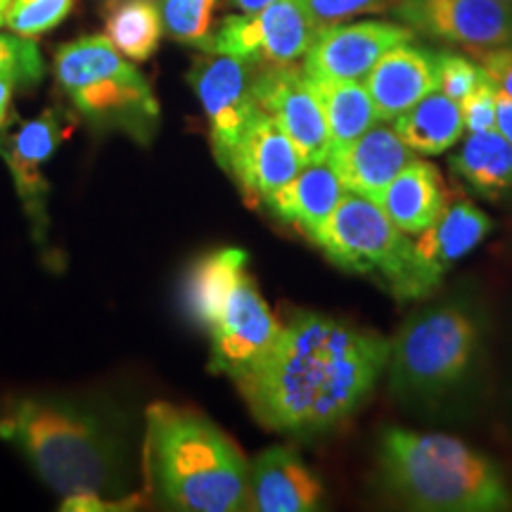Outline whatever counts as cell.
<instances>
[{"label": "cell", "mask_w": 512, "mask_h": 512, "mask_svg": "<svg viewBox=\"0 0 512 512\" xmlns=\"http://www.w3.org/2000/svg\"><path fill=\"white\" fill-rule=\"evenodd\" d=\"M389 347L392 339L349 320L299 313L238 387L268 430L328 432L370 399L387 370Z\"/></svg>", "instance_id": "obj_1"}, {"label": "cell", "mask_w": 512, "mask_h": 512, "mask_svg": "<svg viewBox=\"0 0 512 512\" xmlns=\"http://www.w3.org/2000/svg\"><path fill=\"white\" fill-rule=\"evenodd\" d=\"M145 467L150 489L169 508L247 510V460L240 448L200 413L155 403L147 411Z\"/></svg>", "instance_id": "obj_2"}, {"label": "cell", "mask_w": 512, "mask_h": 512, "mask_svg": "<svg viewBox=\"0 0 512 512\" xmlns=\"http://www.w3.org/2000/svg\"><path fill=\"white\" fill-rule=\"evenodd\" d=\"M384 491L413 510L501 512L512 508L503 472L463 439L387 427L377 439Z\"/></svg>", "instance_id": "obj_3"}, {"label": "cell", "mask_w": 512, "mask_h": 512, "mask_svg": "<svg viewBox=\"0 0 512 512\" xmlns=\"http://www.w3.org/2000/svg\"><path fill=\"white\" fill-rule=\"evenodd\" d=\"M0 439L15 444L64 498L100 496L117 475V439L98 415L83 408L22 399L0 418Z\"/></svg>", "instance_id": "obj_4"}, {"label": "cell", "mask_w": 512, "mask_h": 512, "mask_svg": "<svg viewBox=\"0 0 512 512\" xmlns=\"http://www.w3.org/2000/svg\"><path fill=\"white\" fill-rule=\"evenodd\" d=\"M479 316L463 302L415 313L389 347V392L413 406H439L465 387L482 354Z\"/></svg>", "instance_id": "obj_5"}, {"label": "cell", "mask_w": 512, "mask_h": 512, "mask_svg": "<svg viewBox=\"0 0 512 512\" xmlns=\"http://www.w3.org/2000/svg\"><path fill=\"white\" fill-rule=\"evenodd\" d=\"M55 74L74 107L95 126L117 128L147 143L159 124L150 83L107 36H83L55 55Z\"/></svg>", "instance_id": "obj_6"}, {"label": "cell", "mask_w": 512, "mask_h": 512, "mask_svg": "<svg viewBox=\"0 0 512 512\" xmlns=\"http://www.w3.org/2000/svg\"><path fill=\"white\" fill-rule=\"evenodd\" d=\"M309 240L342 271L380 275L399 302L427 297L439 287L415 256L408 233L368 197L344 190L335 211Z\"/></svg>", "instance_id": "obj_7"}, {"label": "cell", "mask_w": 512, "mask_h": 512, "mask_svg": "<svg viewBox=\"0 0 512 512\" xmlns=\"http://www.w3.org/2000/svg\"><path fill=\"white\" fill-rule=\"evenodd\" d=\"M318 29L302 0H275L256 12L230 15L211 31L204 53L230 55L252 67H285L311 48Z\"/></svg>", "instance_id": "obj_8"}, {"label": "cell", "mask_w": 512, "mask_h": 512, "mask_svg": "<svg viewBox=\"0 0 512 512\" xmlns=\"http://www.w3.org/2000/svg\"><path fill=\"white\" fill-rule=\"evenodd\" d=\"M209 332L211 370L226 373L238 382L271 354L283 335V325L268 309L252 275L245 273L209 325Z\"/></svg>", "instance_id": "obj_9"}, {"label": "cell", "mask_w": 512, "mask_h": 512, "mask_svg": "<svg viewBox=\"0 0 512 512\" xmlns=\"http://www.w3.org/2000/svg\"><path fill=\"white\" fill-rule=\"evenodd\" d=\"M254 102L292 140L304 164L325 162L330 155V133L323 107L304 69L259 67L252 81Z\"/></svg>", "instance_id": "obj_10"}, {"label": "cell", "mask_w": 512, "mask_h": 512, "mask_svg": "<svg viewBox=\"0 0 512 512\" xmlns=\"http://www.w3.org/2000/svg\"><path fill=\"white\" fill-rule=\"evenodd\" d=\"M408 29L472 50L512 43V3L505 0H394Z\"/></svg>", "instance_id": "obj_11"}, {"label": "cell", "mask_w": 512, "mask_h": 512, "mask_svg": "<svg viewBox=\"0 0 512 512\" xmlns=\"http://www.w3.org/2000/svg\"><path fill=\"white\" fill-rule=\"evenodd\" d=\"M252 81V64L230 55L209 53L190 72V83L209 121L211 147L223 169L256 110Z\"/></svg>", "instance_id": "obj_12"}, {"label": "cell", "mask_w": 512, "mask_h": 512, "mask_svg": "<svg viewBox=\"0 0 512 512\" xmlns=\"http://www.w3.org/2000/svg\"><path fill=\"white\" fill-rule=\"evenodd\" d=\"M406 24L363 19L318 29L304 55V74L316 81H363L375 62L399 43L413 41Z\"/></svg>", "instance_id": "obj_13"}, {"label": "cell", "mask_w": 512, "mask_h": 512, "mask_svg": "<svg viewBox=\"0 0 512 512\" xmlns=\"http://www.w3.org/2000/svg\"><path fill=\"white\" fill-rule=\"evenodd\" d=\"M302 157L292 140L264 110L256 107L242 133L226 171L240 185L247 204H264L271 192L283 188L302 171Z\"/></svg>", "instance_id": "obj_14"}, {"label": "cell", "mask_w": 512, "mask_h": 512, "mask_svg": "<svg viewBox=\"0 0 512 512\" xmlns=\"http://www.w3.org/2000/svg\"><path fill=\"white\" fill-rule=\"evenodd\" d=\"M64 138V121L57 110H46L41 117L31 119L8 138L0 140V155L8 164L17 195L29 214L38 238H43L48 226V183L43 166Z\"/></svg>", "instance_id": "obj_15"}, {"label": "cell", "mask_w": 512, "mask_h": 512, "mask_svg": "<svg viewBox=\"0 0 512 512\" xmlns=\"http://www.w3.org/2000/svg\"><path fill=\"white\" fill-rule=\"evenodd\" d=\"M323 498V482L292 448L273 446L249 465L247 510L311 512Z\"/></svg>", "instance_id": "obj_16"}, {"label": "cell", "mask_w": 512, "mask_h": 512, "mask_svg": "<svg viewBox=\"0 0 512 512\" xmlns=\"http://www.w3.org/2000/svg\"><path fill=\"white\" fill-rule=\"evenodd\" d=\"M413 159H418V155L396 136L394 128L377 121L361 138L330 150L328 164L344 190L377 202L384 188Z\"/></svg>", "instance_id": "obj_17"}, {"label": "cell", "mask_w": 512, "mask_h": 512, "mask_svg": "<svg viewBox=\"0 0 512 512\" xmlns=\"http://www.w3.org/2000/svg\"><path fill=\"white\" fill-rule=\"evenodd\" d=\"M363 83L373 98L377 119L394 121L415 102L439 91V53L413 46V41L399 43L375 62Z\"/></svg>", "instance_id": "obj_18"}, {"label": "cell", "mask_w": 512, "mask_h": 512, "mask_svg": "<svg viewBox=\"0 0 512 512\" xmlns=\"http://www.w3.org/2000/svg\"><path fill=\"white\" fill-rule=\"evenodd\" d=\"M491 228H494V221L477 204L465 200L453 202L430 228L418 233V240H413L415 256L422 268L441 283L448 268L475 252L491 233Z\"/></svg>", "instance_id": "obj_19"}, {"label": "cell", "mask_w": 512, "mask_h": 512, "mask_svg": "<svg viewBox=\"0 0 512 512\" xmlns=\"http://www.w3.org/2000/svg\"><path fill=\"white\" fill-rule=\"evenodd\" d=\"M377 204L403 233L418 235L444 214L451 195L439 169L425 159H413L384 188Z\"/></svg>", "instance_id": "obj_20"}, {"label": "cell", "mask_w": 512, "mask_h": 512, "mask_svg": "<svg viewBox=\"0 0 512 512\" xmlns=\"http://www.w3.org/2000/svg\"><path fill=\"white\" fill-rule=\"evenodd\" d=\"M342 195L344 185L339 183L337 174L325 159V162L304 164L290 183L266 197L264 207L275 219L294 223L304 230L306 238H311L328 221Z\"/></svg>", "instance_id": "obj_21"}, {"label": "cell", "mask_w": 512, "mask_h": 512, "mask_svg": "<svg viewBox=\"0 0 512 512\" xmlns=\"http://www.w3.org/2000/svg\"><path fill=\"white\" fill-rule=\"evenodd\" d=\"M392 128L415 155L437 157L460 143L465 121L460 102L451 100L446 93L434 91L415 102L411 110L399 114Z\"/></svg>", "instance_id": "obj_22"}, {"label": "cell", "mask_w": 512, "mask_h": 512, "mask_svg": "<svg viewBox=\"0 0 512 512\" xmlns=\"http://www.w3.org/2000/svg\"><path fill=\"white\" fill-rule=\"evenodd\" d=\"M451 169L486 200L512 192V145L496 128L470 133L451 157Z\"/></svg>", "instance_id": "obj_23"}, {"label": "cell", "mask_w": 512, "mask_h": 512, "mask_svg": "<svg viewBox=\"0 0 512 512\" xmlns=\"http://www.w3.org/2000/svg\"><path fill=\"white\" fill-rule=\"evenodd\" d=\"M247 261V252L242 249H219L192 266L188 287H185V304L197 325L209 330L230 292L247 273Z\"/></svg>", "instance_id": "obj_24"}, {"label": "cell", "mask_w": 512, "mask_h": 512, "mask_svg": "<svg viewBox=\"0 0 512 512\" xmlns=\"http://www.w3.org/2000/svg\"><path fill=\"white\" fill-rule=\"evenodd\" d=\"M316 91L325 121H328L330 147H342L361 138L377 121V110L363 81H316L309 79Z\"/></svg>", "instance_id": "obj_25"}, {"label": "cell", "mask_w": 512, "mask_h": 512, "mask_svg": "<svg viewBox=\"0 0 512 512\" xmlns=\"http://www.w3.org/2000/svg\"><path fill=\"white\" fill-rule=\"evenodd\" d=\"M162 31V12L152 0H117L107 10L105 36L133 62H145L155 55Z\"/></svg>", "instance_id": "obj_26"}, {"label": "cell", "mask_w": 512, "mask_h": 512, "mask_svg": "<svg viewBox=\"0 0 512 512\" xmlns=\"http://www.w3.org/2000/svg\"><path fill=\"white\" fill-rule=\"evenodd\" d=\"M219 0H164V31L176 41L202 48L211 34V15Z\"/></svg>", "instance_id": "obj_27"}, {"label": "cell", "mask_w": 512, "mask_h": 512, "mask_svg": "<svg viewBox=\"0 0 512 512\" xmlns=\"http://www.w3.org/2000/svg\"><path fill=\"white\" fill-rule=\"evenodd\" d=\"M74 8V0H10L5 24L19 36L34 38L55 29Z\"/></svg>", "instance_id": "obj_28"}, {"label": "cell", "mask_w": 512, "mask_h": 512, "mask_svg": "<svg viewBox=\"0 0 512 512\" xmlns=\"http://www.w3.org/2000/svg\"><path fill=\"white\" fill-rule=\"evenodd\" d=\"M41 50L27 36L0 34V79L12 86H34L43 79Z\"/></svg>", "instance_id": "obj_29"}, {"label": "cell", "mask_w": 512, "mask_h": 512, "mask_svg": "<svg viewBox=\"0 0 512 512\" xmlns=\"http://www.w3.org/2000/svg\"><path fill=\"white\" fill-rule=\"evenodd\" d=\"M486 76L482 64L458 53H439V91L451 100H465Z\"/></svg>", "instance_id": "obj_30"}, {"label": "cell", "mask_w": 512, "mask_h": 512, "mask_svg": "<svg viewBox=\"0 0 512 512\" xmlns=\"http://www.w3.org/2000/svg\"><path fill=\"white\" fill-rule=\"evenodd\" d=\"M306 12L316 29L339 24L356 15H370V12H384L394 5V0H302Z\"/></svg>", "instance_id": "obj_31"}, {"label": "cell", "mask_w": 512, "mask_h": 512, "mask_svg": "<svg viewBox=\"0 0 512 512\" xmlns=\"http://www.w3.org/2000/svg\"><path fill=\"white\" fill-rule=\"evenodd\" d=\"M496 81L489 74L477 83V88L460 100V112H463L465 131H491L496 128Z\"/></svg>", "instance_id": "obj_32"}, {"label": "cell", "mask_w": 512, "mask_h": 512, "mask_svg": "<svg viewBox=\"0 0 512 512\" xmlns=\"http://www.w3.org/2000/svg\"><path fill=\"white\" fill-rule=\"evenodd\" d=\"M479 64L486 69V74L496 81V86L512 98V43L496 48L477 50Z\"/></svg>", "instance_id": "obj_33"}, {"label": "cell", "mask_w": 512, "mask_h": 512, "mask_svg": "<svg viewBox=\"0 0 512 512\" xmlns=\"http://www.w3.org/2000/svg\"><path fill=\"white\" fill-rule=\"evenodd\" d=\"M496 131L512 145V98L505 91H496Z\"/></svg>", "instance_id": "obj_34"}, {"label": "cell", "mask_w": 512, "mask_h": 512, "mask_svg": "<svg viewBox=\"0 0 512 512\" xmlns=\"http://www.w3.org/2000/svg\"><path fill=\"white\" fill-rule=\"evenodd\" d=\"M12 83L0 79V126H3L5 117H8V107H10V98H12Z\"/></svg>", "instance_id": "obj_35"}, {"label": "cell", "mask_w": 512, "mask_h": 512, "mask_svg": "<svg viewBox=\"0 0 512 512\" xmlns=\"http://www.w3.org/2000/svg\"><path fill=\"white\" fill-rule=\"evenodd\" d=\"M275 3V0H233V5L242 12H256L261 8H266V5Z\"/></svg>", "instance_id": "obj_36"}, {"label": "cell", "mask_w": 512, "mask_h": 512, "mask_svg": "<svg viewBox=\"0 0 512 512\" xmlns=\"http://www.w3.org/2000/svg\"><path fill=\"white\" fill-rule=\"evenodd\" d=\"M8 5H10V0H0V8L3 10H8Z\"/></svg>", "instance_id": "obj_37"}, {"label": "cell", "mask_w": 512, "mask_h": 512, "mask_svg": "<svg viewBox=\"0 0 512 512\" xmlns=\"http://www.w3.org/2000/svg\"><path fill=\"white\" fill-rule=\"evenodd\" d=\"M3 22H5V10L0 8V24H3Z\"/></svg>", "instance_id": "obj_38"}, {"label": "cell", "mask_w": 512, "mask_h": 512, "mask_svg": "<svg viewBox=\"0 0 512 512\" xmlns=\"http://www.w3.org/2000/svg\"><path fill=\"white\" fill-rule=\"evenodd\" d=\"M505 3H512V0H505Z\"/></svg>", "instance_id": "obj_39"}]
</instances>
